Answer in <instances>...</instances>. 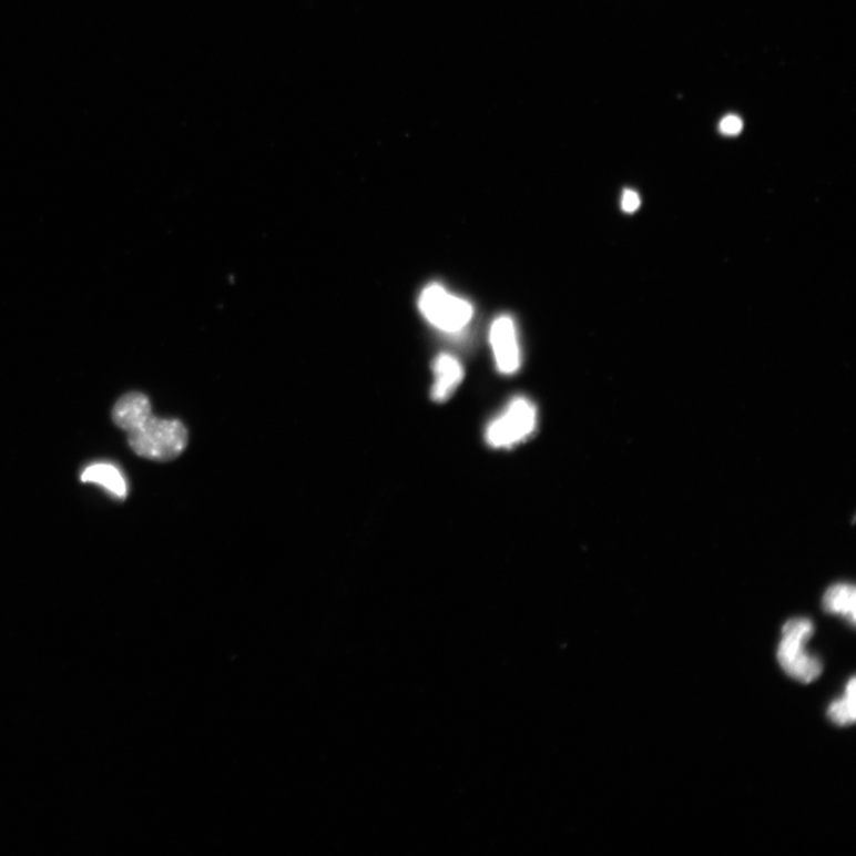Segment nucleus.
Instances as JSON below:
<instances>
[{"label": "nucleus", "mask_w": 856, "mask_h": 856, "mask_svg": "<svg viewBox=\"0 0 856 856\" xmlns=\"http://www.w3.org/2000/svg\"><path fill=\"white\" fill-rule=\"evenodd\" d=\"M855 679H852L847 684L844 699L834 702L829 707L828 716L838 726H847L855 722Z\"/></svg>", "instance_id": "10"}, {"label": "nucleus", "mask_w": 856, "mask_h": 856, "mask_svg": "<svg viewBox=\"0 0 856 856\" xmlns=\"http://www.w3.org/2000/svg\"><path fill=\"white\" fill-rule=\"evenodd\" d=\"M537 421L536 406L526 398H516L488 425L487 442L497 449L513 448L534 432Z\"/></svg>", "instance_id": "4"}, {"label": "nucleus", "mask_w": 856, "mask_h": 856, "mask_svg": "<svg viewBox=\"0 0 856 856\" xmlns=\"http://www.w3.org/2000/svg\"><path fill=\"white\" fill-rule=\"evenodd\" d=\"M621 206L624 212H635L640 207V196L634 191H624Z\"/></svg>", "instance_id": "12"}, {"label": "nucleus", "mask_w": 856, "mask_h": 856, "mask_svg": "<svg viewBox=\"0 0 856 856\" xmlns=\"http://www.w3.org/2000/svg\"><path fill=\"white\" fill-rule=\"evenodd\" d=\"M81 481L95 483L105 488L114 498L124 500L128 496V485L122 471L113 465L95 463L81 473Z\"/></svg>", "instance_id": "8"}, {"label": "nucleus", "mask_w": 856, "mask_h": 856, "mask_svg": "<svg viewBox=\"0 0 856 856\" xmlns=\"http://www.w3.org/2000/svg\"><path fill=\"white\" fill-rule=\"evenodd\" d=\"M129 446L139 456L157 462H169L185 451L188 432L176 419L151 417L135 431L128 434Z\"/></svg>", "instance_id": "1"}, {"label": "nucleus", "mask_w": 856, "mask_h": 856, "mask_svg": "<svg viewBox=\"0 0 856 856\" xmlns=\"http://www.w3.org/2000/svg\"><path fill=\"white\" fill-rule=\"evenodd\" d=\"M153 417L150 399L142 393H129L112 409V419L125 432H133Z\"/></svg>", "instance_id": "6"}, {"label": "nucleus", "mask_w": 856, "mask_h": 856, "mask_svg": "<svg viewBox=\"0 0 856 856\" xmlns=\"http://www.w3.org/2000/svg\"><path fill=\"white\" fill-rule=\"evenodd\" d=\"M435 384L432 399L437 402L447 401L465 378V368L452 355L440 354L434 364Z\"/></svg>", "instance_id": "7"}, {"label": "nucleus", "mask_w": 856, "mask_h": 856, "mask_svg": "<svg viewBox=\"0 0 856 856\" xmlns=\"http://www.w3.org/2000/svg\"><path fill=\"white\" fill-rule=\"evenodd\" d=\"M823 605H825L828 613L847 618L854 624L856 609V590L854 585L838 583L830 587L825 598H823Z\"/></svg>", "instance_id": "9"}, {"label": "nucleus", "mask_w": 856, "mask_h": 856, "mask_svg": "<svg viewBox=\"0 0 856 856\" xmlns=\"http://www.w3.org/2000/svg\"><path fill=\"white\" fill-rule=\"evenodd\" d=\"M743 126V121H741L737 116H734V114H730V116L724 118L721 121L720 131L723 135L735 136L741 133Z\"/></svg>", "instance_id": "11"}, {"label": "nucleus", "mask_w": 856, "mask_h": 856, "mask_svg": "<svg viewBox=\"0 0 856 856\" xmlns=\"http://www.w3.org/2000/svg\"><path fill=\"white\" fill-rule=\"evenodd\" d=\"M490 344L497 367L505 375L516 374L521 366L517 326L512 317L500 316L490 328Z\"/></svg>", "instance_id": "5"}, {"label": "nucleus", "mask_w": 856, "mask_h": 856, "mask_svg": "<svg viewBox=\"0 0 856 856\" xmlns=\"http://www.w3.org/2000/svg\"><path fill=\"white\" fill-rule=\"evenodd\" d=\"M419 309L428 323L450 334L463 330L473 316V307L468 300L438 284L427 286L421 292Z\"/></svg>", "instance_id": "3"}, {"label": "nucleus", "mask_w": 856, "mask_h": 856, "mask_svg": "<svg viewBox=\"0 0 856 856\" xmlns=\"http://www.w3.org/2000/svg\"><path fill=\"white\" fill-rule=\"evenodd\" d=\"M814 634V624L808 619H794L785 623L783 640L778 648V662L783 670L802 683H812L821 676L822 663L805 651V642Z\"/></svg>", "instance_id": "2"}]
</instances>
